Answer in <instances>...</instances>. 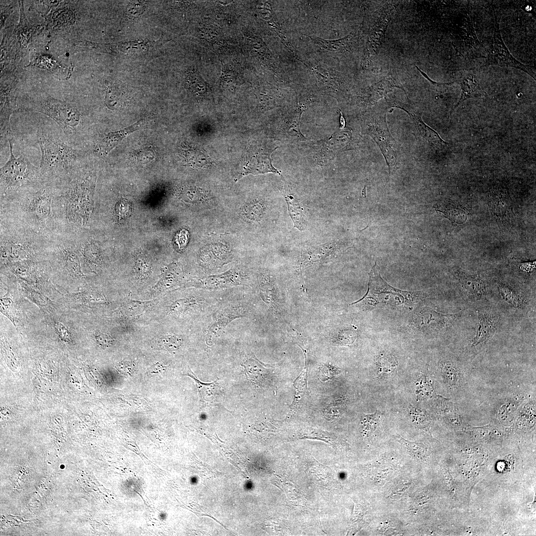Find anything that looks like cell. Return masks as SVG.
Instances as JSON below:
<instances>
[{"instance_id":"obj_1","label":"cell","mask_w":536,"mask_h":536,"mask_svg":"<svg viewBox=\"0 0 536 536\" xmlns=\"http://www.w3.org/2000/svg\"><path fill=\"white\" fill-rule=\"evenodd\" d=\"M36 135L41 153L39 169L44 183L62 181L85 164L83 152L49 127L39 126Z\"/></svg>"},{"instance_id":"obj_2","label":"cell","mask_w":536,"mask_h":536,"mask_svg":"<svg viewBox=\"0 0 536 536\" xmlns=\"http://www.w3.org/2000/svg\"><path fill=\"white\" fill-rule=\"evenodd\" d=\"M18 99L17 113L35 111L48 116L60 127L68 143L78 144L84 116L77 105L56 99L43 90L29 92Z\"/></svg>"},{"instance_id":"obj_3","label":"cell","mask_w":536,"mask_h":536,"mask_svg":"<svg viewBox=\"0 0 536 536\" xmlns=\"http://www.w3.org/2000/svg\"><path fill=\"white\" fill-rule=\"evenodd\" d=\"M12 140L8 142L9 158L0 168L1 194L5 195L29 190L44 183L39 167L34 166L22 152L18 157L14 156Z\"/></svg>"},{"instance_id":"obj_4","label":"cell","mask_w":536,"mask_h":536,"mask_svg":"<svg viewBox=\"0 0 536 536\" xmlns=\"http://www.w3.org/2000/svg\"><path fill=\"white\" fill-rule=\"evenodd\" d=\"M368 290L362 298L351 304H356L364 310H370L379 304L397 306L411 304L417 301L421 295L396 289L388 284L381 276L376 263L369 273Z\"/></svg>"},{"instance_id":"obj_5","label":"cell","mask_w":536,"mask_h":536,"mask_svg":"<svg viewBox=\"0 0 536 536\" xmlns=\"http://www.w3.org/2000/svg\"><path fill=\"white\" fill-rule=\"evenodd\" d=\"M495 24L493 35L490 40L486 56L481 67L498 66L514 68L527 73L536 79V71L533 66L521 63L514 58L505 45L501 34L500 13L493 10Z\"/></svg>"},{"instance_id":"obj_6","label":"cell","mask_w":536,"mask_h":536,"mask_svg":"<svg viewBox=\"0 0 536 536\" xmlns=\"http://www.w3.org/2000/svg\"><path fill=\"white\" fill-rule=\"evenodd\" d=\"M363 129L377 142L389 166L390 173L394 171L397 165V154L393 149L395 141L391 136L384 117L368 119L364 122Z\"/></svg>"},{"instance_id":"obj_7","label":"cell","mask_w":536,"mask_h":536,"mask_svg":"<svg viewBox=\"0 0 536 536\" xmlns=\"http://www.w3.org/2000/svg\"><path fill=\"white\" fill-rule=\"evenodd\" d=\"M18 87L17 82L12 81L5 83L1 82L0 86V148L13 139L12 133L10 124V117L14 113H17L18 108Z\"/></svg>"},{"instance_id":"obj_8","label":"cell","mask_w":536,"mask_h":536,"mask_svg":"<svg viewBox=\"0 0 536 536\" xmlns=\"http://www.w3.org/2000/svg\"><path fill=\"white\" fill-rule=\"evenodd\" d=\"M148 122L145 119H140L119 131L100 134L95 144L94 152L100 157L106 156L125 137L133 132L146 127Z\"/></svg>"},{"instance_id":"obj_9","label":"cell","mask_w":536,"mask_h":536,"mask_svg":"<svg viewBox=\"0 0 536 536\" xmlns=\"http://www.w3.org/2000/svg\"><path fill=\"white\" fill-rule=\"evenodd\" d=\"M456 82L460 85L461 92L452 111L466 100L481 98L486 95V92L481 88L479 74L474 69H463L460 72V77Z\"/></svg>"},{"instance_id":"obj_10","label":"cell","mask_w":536,"mask_h":536,"mask_svg":"<svg viewBox=\"0 0 536 536\" xmlns=\"http://www.w3.org/2000/svg\"><path fill=\"white\" fill-rule=\"evenodd\" d=\"M275 149L262 147L255 148L244 167L242 175L249 174L257 175L269 172L280 174L278 170L273 166L270 158V154Z\"/></svg>"},{"instance_id":"obj_11","label":"cell","mask_w":536,"mask_h":536,"mask_svg":"<svg viewBox=\"0 0 536 536\" xmlns=\"http://www.w3.org/2000/svg\"><path fill=\"white\" fill-rule=\"evenodd\" d=\"M454 317L453 314H444L432 309H425L413 316L412 324L419 331L434 332L444 328Z\"/></svg>"},{"instance_id":"obj_12","label":"cell","mask_w":536,"mask_h":536,"mask_svg":"<svg viewBox=\"0 0 536 536\" xmlns=\"http://www.w3.org/2000/svg\"><path fill=\"white\" fill-rule=\"evenodd\" d=\"M246 315V309L242 306H231L223 309L208 329L206 342L210 344L232 321Z\"/></svg>"},{"instance_id":"obj_13","label":"cell","mask_w":536,"mask_h":536,"mask_svg":"<svg viewBox=\"0 0 536 536\" xmlns=\"http://www.w3.org/2000/svg\"><path fill=\"white\" fill-rule=\"evenodd\" d=\"M241 282L237 275L229 272L194 282L192 285L197 288L214 290L239 285L241 284Z\"/></svg>"},{"instance_id":"obj_14","label":"cell","mask_w":536,"mask_h":536,"mask_svg":"<svg viewBox=\"0 0 536 536\" xmlns=\"http://www.w3.org/2000/svg\"><path fill=\"white\" fill-rule=\"evenodd\" d=\"M348 132H337L328 139L322 141L323 155L326 159H330L331 156H334L338 151L346 148L349 144L351 135Z\"/></svg>"},{"instance_id":"obj_15","label":"cell","mask_w":536,"mask_h":536,"mask_svg":"<svg viewBox=\"0 0 536 536\" xmlns=\"http://www.w3.org/2000/svg\"><path fill=\"white\" fill-rule=\"evenodd\" d=\"M406 111L414 122L419 134L427 143L438 148H442L448 145V143L441 138L435 131L424 123L420 116L416 113L412 114L410 112Z\"/></svg>"},{"instance_id":"obj_16","label":"cell","mask_w":536,"mask_h":536,"mask_svg":"<svg viewBox=\"0 0 536 536\" xmlns=\"http://www.w3.org/2000/svg\"><path fill=\"white\" fill-rule=\"evenodd\" d=\"M295 389L294 400L290 405L288 413L289 417L298 411L302 404L303 398L307 395L308 391V365L305 359V366L301 373L295 380L293 383Z\"/></svg>"},{"instance_id":"obj_17","label":"cell","mask_w":536,"mask_h":536,"mask_svg":"<svg viewBox=\"0 0 536 536\" xmlns=\"http://www.w3.org/2000/svg\"><path fill=\"white\" fill-rule=\"evenodd\" d=\"M289 216L294 223V227L298 229L301 233L306 230L308 227V221L304 213L302 204L292 195H287L285 197Z\"/></svg>"},{"instance_id":"obj_18","label":"cell","mask_w":536,"mask_h":536,"mask_svg":"<svg viewBox=\"0 0 536 536\" xmlns=\"http://www.w3.org/2000/svg\"><path fill=\"white\" fill-rule=\"evenodd\" d=\"M436 210L442 212L446 217L457 223H462L466 220L465 211L455 203L443 201L435 205Z\"/></svg>"},{"instance_id":"obj_19","label":"cell","mask_w":536,"mask_h":536,"mask_svg":"<svg viewBox=\"0 0 536 536\" xmlns=\"http://www.w3.org/2000/svg\"><path fill=\"white\" fill-rule=\"evenodd\" d=\"M188 376L192 377L196 382L197 387L198 389L201 402H210L215 399L216 394L217 383L216 381L210 383H204L201 382L193 374H188Z\"/></svg>"},{"instance_id":"obj_20","label":"cell","mask_w":536,"mask_h":536,"mask_svg":"<svg viewBox=\"0 0 536 536\" xmlns=\"http://www.w3.org/2000/svg\"><path fill=\"white\" fill-rule=\"evenodd\" d=\"M459 278L463 287L470 293L479 294L483 292V284L478 277L462 272Z\"/></svg>"},{"instance_id":"obj_21","label":"cell","mask_w":536,"mask_h":536,"mask_svg":"<svg viewBox=\"0 0 536 536\" xmlns=\"http://www.w3.org/2000/svg\"><path fill=\"white\" fill-rule=\"evenodd\" d=\"M125 100L124 93L116 86H108L106 91L105 104L111 110L121 106Z\"/></svg>"},{"instance_id":"obj_22","label":"cell","mask_w":536,"mask_h":536,"mask_svg":"<svg viewBox=\"0 0 536 536\" xmlns=\"http://www.w3.org/2000/svg\"><path fill=\"white\" fill-rule=\"evenodd\" d=\"M186 82L189 88L196 94L201 95L206 91V84L195 69L193 68L187 72Z\"/></svg>"},{"instance_id":"obj_23","label":"cell","mask_w":536,"mask_h":536,"mask_svg":"<svg viewBox=\"0 0 536 536\" xmlns=\"http://www.w3.org/2000/svg\"><path fill=\"white\" fill-rule=\"evenodd\" d=\"M182 338L176 335H166L160 337L156 343L158 347L170 352H175L178 350L182 345Z\"/></svg>"},{"instance_id":"obj_24","label":"cell","mask_w":536,"mask_h":536,"mask_svg":"<svg viewBox=\"0 0 536 536\" xmlns=\"http://www.w3.org/2000/svg\"><path fill=\"white\" fill-rule=\"evenodd\" d=\"M398 366V362L394 356L387 353H381L377 359L378 374L385 376L393 371Z\"/></svg>"},{"instance_id":"obj_25","label":"cell","mask_w":536,"mask_h":536,"mask_svg":"<svg viewBox=\"0 0 536 536\" xmlns=\"http://www.w3.org/2000/svg\"><path fill=\"white\" fill-rule=\"evenodd\" d=\"M0 312L12 322L17 329L18 324V313L11 297L5 296L0 298Z\"/></svg>"},{"instance_id":"obj_26","label":"cell","mask_w":536,"mask_h":536,"mask_svg":"<svg viewBox=\"0 0 536 536\" xmlns=\"http://www.w3.org/2000/svg\"><path fill=\"white\" fill-rule=\"evenodd\" d=\"M409 416L413 423L419 428L426 427L428 424L429 419L426 412L423 409L409 404L407 406Z\"/></svg>"},{"instance_id":"obj_27","label":"cell","mask_w":536,"mask_h":536,"mask_svg":"<svg viewBox=\"0 0 536 536\" xmlns=\"http://www.w3.org/2000/svg\"><path fill=\"white\" fill-rule=\"evenodd\" d=\"M492 330L493 326L491 321L486 317L483 316L480 317L473 345H476L485 340L490 336Z\"/></svg>"},{"instance_id":"obj_28","label":"cell","mask_w":536,"mask_h":536,"mask_svg":"<svg viewBox=\"0 0 536 536\" xmlns=\"http://www.w3.org/2000/svg\"><path fill=\"white\" fill-rule=\"evenodd\" d=\"M396 438L414 459L422 460L424 457L425 449L422 444L408 441L399 435L397 436Z\"/></svg>"},{"instance_id":"obj_29","label":"cell","mask_w":536,"mask_h":536,"mask_svg":"<svg viewBox=\"0 0 536 536\" xmlns=\"http://www.w3.org/2000/svg\"><path fill=\"white\" fill-rule=\"evenodd\" d=\"M431 382L425 376H422L416 383L415 394L418 400L429 397L433 392Z\"/></svg>"},{"instance_id":"obj_30","label":"cell","mask_w":536,"mask_h":536,"mask_svg":"<svg viewBox=\"0 0 536 536\" xmlns=\"http://www.w3.org/2000/svg\"><path fill=\"white\" fill-rule=\"evenodd\" d=\"M313 41V42L325 49V50L329 51H335L338 50L343 45L346 37L343 39L335 40H325L319 37L315 36H308Z\"/></svg>"},{"instance_id":"obj_31","label":"cell","mask_w":536,"mask_h":536,"mask_svg":"<svg viewBox=\"0 0 536 536\" xmlns=\"http://www.w3.org/2000/svg\"><path fill=\"white\" fill-rule=\"evenodd\" d=\"M146 2L138 0L130 1L126 8L127 16L130 19H134L141 15L147 7Z\"/></svg>"},{"instance_id":"obj_32","label":"cell","mask_w":536,"mask_h":536,"mask_svg":"<svg viewBox=\"0 0 536 536\" xmlns=\"http://www.w3.org/2000/svg\"><path fill=\"white\" fill-rule=\"evenodd\" d=\"M186 158L191 165L201 167L207 163V160L203 153L195 149H189L186 152Z\"/></svg>"},{"instance_id":"obj_33","label":"cell","mask_w":536,"mask_h":536,"mask_svg":"<svg viewBox=\"0 0 536 536\" xmlns=\"http://www.w3.org/2000/svg\"><path fill=\"white\" fill-rule=\"evenodd\" d=\"M260 294L263 300L269 305H275L276 298L273 286L270 283L262 282L260 286Z\"/></svg>"},{"instance_id":"obj_34","label":"cell","mask_w":536,"mask_h":536,"mask_svg":"<svg viewBox=\"0 0 536 536\" xmlns=\"http://www.w3.org/2000/svg\"><path fill=\"white\" fill-rule=\"evenodd\" d=\"M196 301L188 298H181L174 301L169 306V312L171 314L182 313L186 311Z\"/></svg>"},{"instance_id":"obj_35","label":"cell","mask_w":536,"mask_h":536,"mask_svg":"<svg viewBox=\"0 0 536 536\" xmlns=\"http://www.w3.org/2000/svg\"><path fill=\"white\" fill-rule=\"evenodd\" d=\"M381 413L379 411L372 414H364L362 423L366 430L372 431L377 427L381 417Z\"/></svg>"},{"instance_id":"obj_36","label":"cell","mask_w":536,"mask_h":536,"mask_svg":"<svg viewBox=\"0 0 536 536\" xmlns=\"http://www.w3.org/2000/svg\"><path fill=\"white\" fill-rule=\"evenodd\" d=\"M65 266L69 272L74 275L81 274L79 262L77 256L74 254H68L65 257Z\"/></svg>"},{"instance_id":"obj_37","label":"cell","mask_w":536,"mask_h":536,"mask_svg":"<svg viewBox=\"0 0 536 536\" xmlns=\"http://www.w3.org/2000/svg\"><path fill=\"white\" fill-rule=\"evenodd\" d=\"M117 368L122 375L130 376L134 372V364L131 361L123 360L117 364Z\"/></svg>"},{"instance_id":"obj_38","label":"cell","mask_w":536,"mask_h":536,"mask_svg":"<svg viewBox=\"0 0 536 536\" xmlns=\"http://www.w3.org/2000/svg\"><path fill=\"white\" fill-rule=\"evenodd\" d=\"M97 344L102 348H107L113 344L114 339L108 334L97 332L94 335Z\"/></svg>"},{"instance_id":"obj_39","label":"cell","mask_w":536,"mask_h":536,"mask_svg":"<svg viewBox=\"0 0 536 536\" xmlns=\"http://www.w3.org/2000/svg\"><path fill=\"white\" fill-rule=\"evenodd\" d=\"M83 299L89 303H102L105 301L104 296L98 292L88 291L82 294Z\"/></svg>"},{"instance_id":"obj_40","label":"cell","mask_w":536,"mask_h":536,"mask_svg":"<svg viewBox=\"0 0 536 536\" xmlns=\"http://www.w3.org/2000/svg\"><path fill=\"white\" fill-rule=\"evenodd\" d=\"M55 330L60 338L64 341L71 342V336L68 329L61 322H57L54 324Z\"/></svg>"},{"instance_id":"obj_41","label":"cell","mask_w":536,"mask_h":536,"mask_svg":"<svg viewBox=\"0 0 536 536\" xmlns=\"http://www.w3.org/2000/svg\"><path fill=\"white\" fill-rule=\"evenodd\" d=\"M352 331H345L339 333L336 340L337 343L341 345L350 344L352 343L355 339V336H350L349 334Z\"/></svg>"},{"instance_id":"obj_42","label":"cell","mask_w":536,"mask_h":536,"mask_svg":"<svg viewBox=\"0 0 536 536\" xmlns=\"http://www.w3.org/2000/svg\"><path fill=\"white\" fill-rule=\"evenodd\" d=\"M166 369V366L164 363L156 362L148 367L147 372L150 375L159 374L164 372Z\"/></svg>"},{"instance_id":"obj_43","label":"cell","mask_w":536,"mask_h":536,"mask_svg":"<svg viewBox=\"0 0 536 536\" xmlns=\"http://www.w3.org/2000/svg\"><path fill=\"white\" fill-rule=\"evenodd\" d=\"M145 303H146V302H145V301H144V302L135 301H130V302L128 304L127 309H128L129 311L134 312H135V310L137 309V310L138 311H139V310H141L140 309H142V308H143V307H145Z\"/></svg>"}]
</instances>
